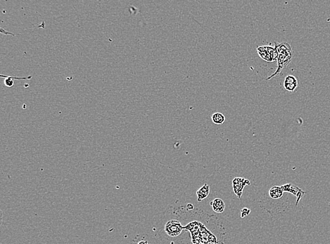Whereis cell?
<instances>
[{
	"instance_id": "6da1fadb",
	"label": "cell",
	"mask_w": 330,
	"mask_h": 244,
	"mask_svg": "<svg viewBox=\"0 0 330 244\" xmlns=\"http://www.w3.org/2000/svg\"><path fill=\"white\" fill-rule=\"evenodd\" d=\"M275 50L277 56V70L266 79L267 81H269L277 75L280 74L281 71L290 64L292 59V47L287 42H282L278 45H275Z\"/></svg>"
},
{
	"instance_id": "7a4b0ae2",
	"label": "cell",
	"mask_w": 330,
	"mask_h": 244,
	"mask_svg": "<svg viewBox=\"0 0 330 244\" xmlns=\"http://www.w3.org/2000/svg\"><path fill=\"white\" fill-rule=\"evenodd\" d=\"M257 52H258L259 57L265 62L272 63L277 61L275 47L266 45L259 46L257 47Z\"/></svg>"
},
{
	"instance_id": "3957f363",
	"label": "cell",
	"mask_w": 330,
	"mask_h": 244,
	"mask_svg": "<svg viewBox=\"0 0 330 244\" xmlns=\"http://www.w3.org/2000/svg\"><path fill=\"white\" fill-rule=\"evenodd\" d=\"M183 227L180 222L176 220H171L165 225V232L171 237H176L181 235Z\"/></svg>"
},
{
	"instance_id": "277c9868",
	"label": "cell",
	"mask_w": 330,
	"mask_h": 244,
	"mask_svg": "<svg viewBox=\"0 0 330 244\" xmlns=\"http://www.w3.org/2000/svg\"><path fill=\"white\" fill-rule=\"evenodd\" d=\"M251 182L249 179L241 177H235L232 180L233 190L239 199H241L245 186L250 185Z\"/></svg>"
},
{
	"instance_id": "5b68a950",
	"label": "cell",
	"mask_w": 330,
	"mask_h": 244,
	"mask_svg": "<svg viewBox=\"0 0 330 244\" xmlns=\"http://www.w3.org/2000/svg\"><path fill=\"white\" fill-rule=\"evenodd\" d=\"M282 190L284 191V192H289L291 193L294 195V196H297V203H296V206H297L298 203H299V201L306 194V191H303L302 189L298 187L297 186L294 185V184L289 183V184H286L285 185H282L281 186Z\"/></svg>"
},
{
	"instance_id": "8992f818",
	"label": "cell",
	"mask_w": 330,
	"mask_h": 244,
	"mask_svg": "<svg viewBox=\"0 0 330 244\" xmlns=\"http://www.w3.org/2000/svg\"><path fill=\"white\" fill-rule=\"evenodd\" d=\"M298 87V81L297 78L294 76H288L285 78L284 82V87L288 91H294Z\"/></svg>"
},
{
	"instance_id": "52a82bcc",
	"label": "cell",
	"mask_w": 330,
	"mask_h": 244,
	"mask_svg": "<svg viewBox=\"0 0 330 244\" xmlns=\"http://www.w3.org/2000/svg\"><path fill=\"white\" fill-rule=\"evenodd\" d=\"M211 206L216 213H222L224 211L225 208V205H224V201L220 199H216L211 202Z\"/></svg>"
},
{
	"instance_id": "ba28073f",
	"label": "cell",
	"mask_w": 330,
	"mask_h": 244,
	"mask_svg": "<svg viewBox=\"0 0 330 244\" xmlns=\"http://www.w3.org/2000/svg\"><path fill=\"white\" fill-rule=\"evenodd\" d=\"M209 194H210V187L207 184H204L201 189L197 191V201L199 203L203 201L204 199H207L208 197Z\"/></svg>"
},
{
	"instance_id": "9c48e42d",
	"label": "cell",
	"mask_w": 330,
	"mask_h": 244,
	"mask_svg": "<svg viewBox=\"0 0 330 244\" xmlns=\"http://www.w3.org/2000/svg\"><path fill=\"white\" fill-rule=\"evenodd\" d=\"M283 194L284 191L282 190L281 186H273L269 191V196L273 199H280Z\"/></svg>"
},
{
	"instance_id": "30bf717a",
	"label": "cell",
	"mask_w": 330,
	"mask_h": 244,
	"mask_svg": "<svg viewBox=\"0 0 330 244\" xmlns=\"http://www.w3.org/2000/svg\"><path fill=\"white\" fill-rule=\"evenodd\" d=\"M212 119L214 124L220 125L223 124L224 122L225 121V117L222 113L217 112V113H214L213 114Z\"/></svg>"
},
{
	"instance_id": "8fae6325",
	"label": "cell",
	"mask_w": 330,
	"mask_h": 244,
	"mask_svg": "<svg viewBox=\"0 0 330 244\" xmlns=\"http://www.w3.org/2000/svg\"><path fill=\"white\" fill-rule=\"evenodd\" d=\"M1 78H4V84L6 87H11L13 85V79L11 76H1Z\"/></svg>"
},
{
	"instance_id": "7c38bea8",
	"label": "cell",
	"mask_w": 330,
	"mask_h": 244,
	"mask_svg": "<svg viewBox=\"0 0 330 244\" xmlns=\"http://www.w3.org/2000/svg\"><path fill=\"white\" fill-rule=\"evenodd\" d=\"M250 212H251V211H250L249 208H243V209L241 211V218H245L246 216H247V215L249 214Z\"/></svg>"
},
{
	"instance_id": "4fadbf2b",
	"label": "cell",
	"mask_w": 330,
	"mask_h": 244,
	"mask_svg": "<svg viewBox=\"0 0 330 244\" xmlns=\"http://www.w3.org/2000/svg\"><path fill=\"white\" fill-rule=\"evenodd\" d=\"M135 244H149V243L147 242V241L141 240L138 241V242H136Z\"/></svg>"
}]
</instances>
